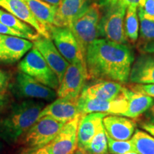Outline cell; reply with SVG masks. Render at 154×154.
I'll return each mask as SVG.
<instances>
[{
	"mask_svg": "<svg viewBox=\"0 0 154 154\" xmlns=\"http://www.w3.org/2000/svg\"><path fill=\"white\" fill-rule=\"evenodd\" d=\"M85 61L88 79L125 84L129 80L134 56L126 44L97 38L86 49Z\"/></svg>",
	"mask_w": 154,
	"mask_h": 154,
	"instance_id": "cell-1",
	"label": "cell"
},
{
	"mask_svg": "<svg viewBox=\"0 0 154 154\" xmlns=\"http://www.w3.org/2000/svg\"><path fill=\"white\" fill-rule=\"evenodd\" d=\"M44 105L42 102L25 101L14 104L0 119V138L12 143L29 129L37 121Z\"/></svg>",
	"mask_w": 154,
	"mask_h": 154,
	"instance_id": "cell-2",
	"label": "cell"
},
{
	"mask_svg": "<svg viewBox=\"0 0 154 154\" xmlns=\"http://www.w3.org/2000/svg\"><path fill=\"white\" fill-rule=\"evenodd\" d=\"M101 17V12L99 5L97 3H92L78 18L75 19L69 27L84 56H86L88 46L99 36Z\"/></svg>",
	"mask_w": 154,
	"mask_h": 154,
	"instance_id": "cell-3",
	"label": "cell"
},
{
	"mask_svg": "<svg viewBox=\"0 0 154 154\" xmlns=\"http://www.w3.org/2000/svg\"><path fill=\"white\" fill-rule=\"evenodd\" d=\"M20 72L29 75L46 86L57 90L59 79L50 68L39 51L33 47L19 63Z\"/></svg>",
	"mask_w": 154,
	"mask_h": 154,
	"instance_id": "cell-4",
	"label": "cell"
},
{
	"mask_svg": "<svg viewBox=\"0 0 154 154\" xmlns=\"http://www.w3.org/2000/svg\"><path fill=\"white\" fill-rule=\"evenodd\" d=\"M126 7L116 6L103 10L99 22V36L116 43L126 44L125 17Z\"/></svg>",
	"mask_w": 154,
	"mask_h": 154,
	"instance_id": "cell-5",
	"label": "cell"
},
{
	"mask_svg": "<svg viewBox=\"0 0 154 154\" xmlns=\"http://www.w3.org/2000/svg\"><path fill=\"white\" fill-rule=\"evenodd\" d=\"M80 118L66 123L48 145L38 149H26L32 154H74L78 149L77 132Z\"/></svg>",
	"mask_w": 154,
	"mask_h": 154,
	"instance_id": "cell-6",
	"label": "cell"
},
{
	"mask_svg": "<svg viewBox=\"0 0 154 154\" xmlns=\"http://www.w3.org/2000/svg\"><path fill=\"white\" fill-rule=\"evenodd\" d=\"M64 123L49 116L37 119L24 136V143L28 149H38L48 145L60 131Z\"/></svg>",
	"mask_w": 154,
	"mask_h": 154,
	"instance_id": "cell-7",
	"label": "cell"
},
{
	"mask_svg": "<svg viewBox=\"0 0 154 154\" xmlns=\"http://www.w3.org/2000/svg\"><path fill=\"white\" fill-rule=\"evenodd\" d=\"M49 32L58 51L69 63H86L85 56L70 28L53 25Z\"/></svg>",
	"mask_w": 154,
	"mask_h": 154,
	"instance_id": "cell-8",
	"label": "cell"
},
{
	"mask_svg": "<svg viewBox=\"0 0 154 154\" xmlns=\"http://www.w3.org/2000/svg\"><path fill=\"white\" fill-rule=\"evenodd\" d=\"M86 79L88 75L86 63H69L57 89V96L78 101Z\"/></svg>",
	"mask_w": 154,
	"mask_h": 154,
	"instance_id": "cell-9",
	"label": "cell"
},
{
	"mask_svg": "<svg viewBox=\"0 0 154 154\" xmlns=\"http://www.w3.org/2000/svg\"><path fill=\"white\" fill-rule=\"evenodd\" d=\"M127 90L128 88L126 87L124 95L111 101H102L79 97L78 107L81 115L84 116L91 113H103L108 115L123 116L128 106Z\"/></svg>",
	"mask_w": 154,
	"mask_h": 154,
	"instance_id": "cell-10",
	"label": "cell"
},
{
	"mask_svg": "<svg viewBox=\"0 0 154 154\" xmlns=\"http://www.w3.org/2000/svg\"><path fill=\"white\" fill-rule=\"evenodd\" d=\"M32 43L33 47L39 51L47 64L57 75L60 84L69 63L58 51L51 38L39 35Z\"/></svg>",
	"mask_w": 154,
	"mask_h": 154,
	"instance_id": "cell-11",
	"label": "cell"
},
{
	"mask_svg": "<svg viewBox=\"0 0 154 154\" xmlns=\"http://www.w3.org/2000/svg\"><path fill=\"white\" fill-rule=\"evenodd\" d=\"M14 87L17 94L24 98L52 101L57 96L55 90L46 86L22 72L17 75Z\"/></svg>",
	"mask_w": 154,
	"mask_h": 154,
	"instance_id": "cell-12",
	"label": "cell"
},
{
	"mask_svg": "<svg viewBox=\"0 0 154 154\" xmlns=\"http://www.w3.org/2000/svg\"><path fill=\"white\" fill-rule=\"evenodd\" d=\"M126 86L121 83L111 81H99L91 85L84 86L80 97L85 99L111 101L124 94Z\"/></svg>",
	"mask_w": 154,
	"mask_h": 154,
	"instance_id": "cell-13",
	"label": "cell"
},
{
	"mask_svg": "<svg viewBox=\"0 0 154 154\" xmlns=\"http://www.w3.org/2000/svg\"><path fill=\"white\" fill-rule=\"evenodd\" d=\"M44 116H49L66 124L77 117L82 116V115L78 107V101L58 98L42 109L38 116V119Z\"/></svg>",
	"mask_w": 154,
	"mask_h": 154,
	"instance_id": "cell-14",
	"label": "cell"
},
{
	"mask_svg": "<svg viewBox=\"0 0 154 154\" xmlns=\"http://www.w3.org/2000/svg\"><path fill=\"white\" fill-rule=\"evenodd\" d=\"M33 48V43L18 36L4 35L0 44V62L14 63Z\"/></svg>",
	"mask_w": 154,
	"mask_h": 154,
	"instance_id": "cell-15",
	"label": "cell"
},
{
	"mask_svg": "<svg viewBox=\"0 0 154 154\" xmlns=\"http://www.w3.org/2000/svg\"><path fill=\"white\" fill-rule=\"evenodd\" d=\"M107 136L115 140H130L136 131L137 122L135 119L119 116H106L103 120Z\"/></svg>",
	"mask_w": 154,
	"mask_h": 154,
	"instance_id": "cell-16",
	"label": "cell"
},
{
	"mask_svg": "<svg viewBox=\"0 0 154 154\" xmlns=\"http://www.w3.org/2000/svg\"><path fill=\"white\" fill-rule=\"evenodd\" d=\"M106 116V113H91L81 116L77 132L78 149L85 151Z\"/></svg>",
	"mask_w": 154,
	"mask_h": 154,
	"instance_id": "cell-17",
	"label": "cell"
},
{
	"mask_svg": "<svg viewBox=\"0 0 154 154\" xmlns=\"http://www.w3.org/2000/svg\"><path fill=\"white\" fill-rule=\"evenodd\" d=\"M131 84H154V53H143L133 63L129 75Z\"/></svg>",
	"mask_w": 154,
	"mask_h": 154,
	"instance_id": "cell-18",
	"label": "cell"
},
{
	"mask_svg": "<svg viewBox=\"0 0 154 154\" xmlns=\"http://www.w3.org/2000/svg\"><path fill=\"white\" fill-rule=\"evenodd\" d=\"M90 5V0H63L57 7L54 26L70 27Z\"/></svg>",
	"mask_w": 154,
	"mask_h": 154,
	"instance_id": "cell-19",
	"label": "cell"
},
{
	"mask_svg": "<svg viewBox=\"0 0 154 154\" xmlns=\"http://www.w3.org/2000/svg\"><path fill=\"white\" fill-rule=\"evenodd\" d=\"M0 7L29 24L38 34L50 38L49 31L36 20L23 0H0Z\"/></svg>",
	"mask_w": 154,
	"mask_h": 154,
	"instance_id": "cell-20",
	"label": "cell"
},
{
	"mask_svg": "<svg viewBox=\"0 0 154 154\" xmlns=\"http://www.w3.org/2000/svg\"><path fill=\"white\" fill-rule=\"evenodd\" d=\"M35 19L44 28L49 31L54 24L57 7L45 2L42 0H23Z\"/></svg>",
	"mask_w": 154,
	"mask_h": 154,
	"instance_id": "cell-21",
	"label": "cell"
},
{
	"mask_svg": "<svg viewBox=\"0 0 154 154\" xmlns=\"http://www.w3.org/2000/svg\"><path fill=\"white\" fill-rule=\"evenodd\" d=\"M127 99L128 106L123 116L136 119L141 116L153 104L154 99L139 93H135L128 88Z\"/></svg>",
	"mask_w": 154,
	"mask_h": 154,
	"instance_id": "cell-22",
	"label": "cell"
},
{
	"mask_svg": "<svg viewBox=\"0 0 154 154\" xmlns=\"http://www.w3.org/2000/svg\"><path fill=\"white\" fill-rule=\"evenodd\" d=\"M0 22L11 29L25 34L32 42L36 39L40 35L29 24L23 22L8 11L1 9H0Z\"/></svg>",
	"mask_w": 154,
	"mask_h": 154,
	"instance_id": "cell-23",
	"label": "cell"
},
{
	"mask_svg": "<svg viewBox=\"0 0 154 154\" xmlns=\"http://www.w3.org/2000/svg\"><path fill=\"white\" fill-rule=\"evenodd\" d=\"M131 140L137 153L154 154V137L148 133L136 129Z\"/></svg>",
	"mask_w": 154,
	"mask_h": 154,
	"instance_id": "cell-24",
	"label": "cell"
},
{
	"mask_svg": "<svg viewBox=\"0 0 154 154\" xmlns=\"http://www.w3.org/2000/svg\"><path fill=\"white\" fill-rule=\"evenodd\" d=\"M137 7L134 6L127 7L125 17V32L128 39L132 42H136L138 37L139 18L137 14Z\"/></svg>",
	"mask_w": 154,
	"mask_h": 154,
	"instance_id": "cell-25",
	"label": "cell"
},
{
	"mask_svg": "<svg viewBox=\"0 0 154 154\" xmlns=\"http://www.w3.org/2000/svg\"><path fill=\"white\" fill-rule=\"evenodd\" d=\"M85 151L91 154H108L109 153L107 136L103 124L100 126Z\"/></svg>",
	"mask_w": 154,
	"mask_h": 154,
	"instance_id": "cell-26",
	"label": "cell"
},
{
	"mask_svg": "<svg viewBox=\"0 0 154 154\" xmlns=\"http://www.w3.org/2000/svg\"><path fill=\"white\" fill-rule=\"evenodd\" d=\"M140 22V34L146 42H154V19L146 16L138 11Z\"/></svg>",
	"mask_w": 154,
	"mask_h": 154,
	"instance_id": "cell-27",
	"label": "cell"
},
{
	"mask_svg": "<svg viewBox=\"0 0 154 154\" xmlns=\"http://www.w3.org/2000/svg\"><path fill=\"white\" fill-rule=\"evenodd\" d=\"M107 140L108 150L109 153L111 154H124L127 152L135 151L131 140H115L109 137V136H107Z\"/></svg>",
	"mask_w": 154,
	"mask_h": 154,
	"instance_id": "cell-28",
	"label": "cell"
},
{
	"mask_svg": "<svg viewBox=\"0 0 154 154\" xmlns=\"http://www.w3.org/2000/svg\"><path fill=\"white\" fill-rule=\"evenodd\" d=\"M140 0H99L98 5L102 10L110 7L121 6V7H128L130 6L138 7Z\"/></svg>",
	"mask_w": 154,
	"mask_h": 154,
	"instance_id": "cell-29",
	"label": "cell"
},
{
	"mask_svg": "<svg viewBox=\"0 0 154 154\" xmlns=\"http://www.w3.org/2000/svg\"><path fill=\"white\" fill-rule=\"evenodd\" d=\"M131 91L154 98V84H131L127 86Z\"/></svg>",
	"mask_w": 154,
	"mask_h": 154,
	"instance_id": "cell-30",
	"label": "cell"
},
{
	"mask_svg": "<svg viewBox=\"0 0 154 154\" xmlns=\"http://www.w3.org/2000/svg\"><path fill=\"white\" fill-rule=\"evenodd\" d=\"M138 8L146 16L154 19V0H140Z\"/></svg>",
	"mask_w": 154,
	"mask_h": 154,
	"instance_id": "cell-31",
	"label": "cell"
},
{
	"mask_svg": "<svg viewBox=\"0 0 154 154\" xmlns=\"http://www.w3.org/2000/svg\"><path fill=\"white\" fill-rule=\"evenodd\" d=\"M135 120H137L138 122H146L154 124V101L151 106L141 116L138 117Z\"/></svg>",
	"mask_w": 154,
	"mask_h": 154,
	"instance_id": "cell-32",
	"label": "cell"
},
{
	"mask_svg": "<svg viewBox=\"0 0 154 154\" xmlns=\"http://www.w3.org/2000/svg\"><path fill=\"white\" fill-rule=\"evenodd\" d=\"M0 34H3V35H9V36H18V37L24 38L26 39L29 40V38L26 35L24 34L20 33V32H17V31L11 29L7 27L2 23L0 22Z\"/></svg>",
	"mask_w": 154,
	"mask_h": 154,
	"instance_id": "cell-33",
	"label": "cell"
},
{
	"mask_svg": "<svg viewBox=\"0 0 154 154\" xmlns=\"http://www.w3.org/2000/svg\"><path fill=\"white\" fill-rule=\"evenodd\" d=\"M9 74L7 72L0 70V95H4L7 91L9 82Z\"/></svg>",
	"mask_w": 154,
	"mask_h": 154,
	"instance_id": "cell-34",
	"label": "cell"
},
{
	"mask_svg": "<svg viewBox=\"0 0 154 154\" xmlns=\"http://www.w3.org/2000/svg\"><path fill=\"white\" fill-rule=\"evenodd\" d=\"M140 49L143 53H154V42H145L141 44Z\"/></svg>",
	"mask_w": 154,
	"mask_h": 154,
	"instance_id": "cell-35",
	"label": "cell"
},
{
	"mask_svg": "<svg viewBox=\"0 0 154 154\" xmlns=\"http://www.w3.org/2000/svg\"><path fill=\"white\" fill-rule=\"evenodd\" d=\"M139 126L148 134H150L154 137V124L146 122H139Z\"/></svg>",
	"mask_w": 154,
	"mask_h": 154,
	"instance_id": "cell-36",
	"label": "cell"
},
{
	"mask_svg": "<svg viewBox=\"0 0 154 154\" xmlns=\"http://www.w3.org/2000/svg\"><path fill=\"white\" fill-rule=\"evenodd\" d=\"M42 1L49 3L51 5L56 6V7H59L63 0H42Z\"/></svg>",
	"mask_w": 154,
	"mask_h": 154,
	"instance_id": "cell-37",
	"label": "cell"
},
{
	"mask_svg": "<svg viewBox=\"0 0 154 154\" xmlns=\"http://www.w3.org/2000/svg\"><path fill=\"white\" fill-rule=\"evenodd\" d=\"M74 154H91L89 153H88L87 151H84V150H82L79 149H77L76 151L74 152Z\"/></svg>",
	"mask_w": 154,
	"mask_h": 154,
	"instance_id": "cell-38",
	"label": "cell"
},
{
	"mask_svg": "<svg viewBox=\"0 0 154 154\" xmlns=\"http://www.w3.org/2000/svg\"><path fill=\"white\" fill-rule=\"evenodd\" d=\"M6 99L4 95H0V106H3L6 103Z\"/></svg>",
	"mask_w": 154,
	"mask_h": 154,
	"instance_id": "cell-39",
	"label": "cell"
},
{
	"mask_svg": "<svg viewBox=\"0 0 154 154\" xmlns=\"http://www.w3.org/2000/svg\"><path fill=\"white\" fill-rule=\"evenodd\" d=\"M21 154H32V153H31L29 151H28L27 149H26V150H24V151H22V153Z\"/></svg>",
	"mask_w": 154,
	"mask_h": 154,
	"instance_id": "cell-40",
	"label": "cell"
},
{
	"mask_svg": "<svg viewBox=\"0 0 154 154\" xmlns=\"http://www.w3.org/2000/svg\"><path fill=\"white\" fill-rule=\"evenodd\" d=\"M124 154H139L138 153H137L136 151H129V152H127V153H125Z\"/></svg>",
	"mask_w": 154,
	"mask_h": 154,
	"instance_id": "cell-41",
	"label": "cell"
},
{
	"mask_svg": "<svg viewBox=\"0 0 154 154\" xmlns=\"http://www.w3.org/2000/svg\"><path fill=\"white\" fill-rule=\"evenodd\" d=\"M3 37H4V35H3V34H0V44H1L2 42Z\"/></svg>",
	"mask_w": 154,
	"mask_h": 154,
	"instance_id": "cell-42",
	"label": "cell"
}]
</instances>
